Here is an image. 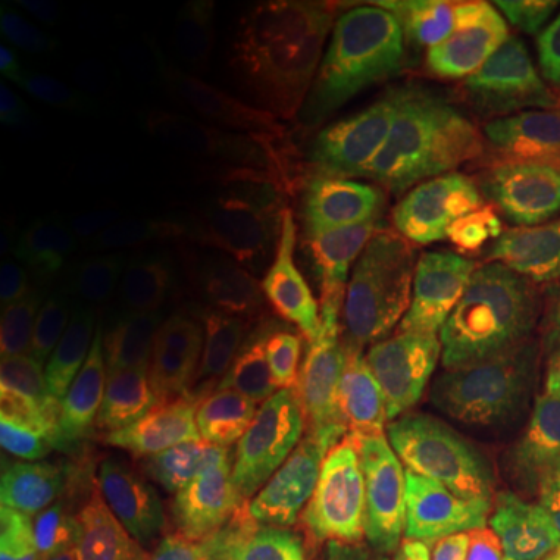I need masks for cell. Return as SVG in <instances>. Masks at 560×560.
Returning a JSON list of instances; mask_svg holds the SVG:
<instances>
[{"instance_id":"4","label":"cell","mask_w":560,"mask_h":560,"mask_svg":"<svg viewBox=\"0 0 560 560\" xmlns=\"http://www.w3.org/2000/svg\"><path fill=\"white\" fill-rule=\"evenodd\" d=\"M262 122L276 149L296 170H304L340 200V206L380 219L429 223V226H475L462 195L439 182L418 177L395 161L376 156L359 143L335 136L327 125L306 120L285 107L255 75Z\"/></svg>"},{"instance_id":"6","label":"cell","mask_w":560,"mask_h":560,"mask_svg":"<svg viewBox=\"0 0 560 560\" xmlns=\"http://www.w3.org/2000/svg\"><path fill=\"white\" fill-rule=\"evenodd\" d=\"M325 462L327 478L348 514L410 532L436 514V472L374 420L353 416L332 423L325 439Z\"/></svg>"},{"instance_id":"27","label":"cell","mask_w":560,"mask_h":560,"mask_svg":"<svg viewBox=\"0 0 560 560\" xmlns=\"http://www.w3.org/2000/svg\"><path fill=\"white\" fill-rule=\"evenodd\" d=\"M42 117L45 115L34 107L26 89L13 75H3L0 79V120H3L5 130L30 140Z\"/></svg>"},{"instance_id":"16","label":"cell","mask_w":560,"mask_h":560,"mask_svg":"<svg viewBox=\"0 0 560 560\" xmlns=\"http://www.w3.org/2000/svg\"><path fill=\"white\" fill-rule=\"evenodd\" d=\"M0 55L11 70L47 89H81L100 75L96 66L70 52L13 5L0 11Z\"/></svg>"},{"instance_id":"2","label":"cell","mask_w":560,"mask_h":560,"mask_svg":"<svg viewBox=\"0 0 560 560\" xmlns=\"http://www.w3.org/2000/svg\"><path fill=\"white\" fill-rule=\"evenodd\" d=\"M480 322L450 291L371 285L361 317L299 363L306 400L374 420L416 452H439L459 425Z\"/></svg>"},{"instance_id":"26","label":"cell","mask_w":560,"mask_h":560,"mask_svg":"<svg viewBox=\"0 0 560 560\" xmlns=\"http://www.w3.org/2000/svg\"><path fill=\"white\" fill-rule=\"evenodd\" d=\"M26 5L83 45H91L102 32L100 5L86 3V0H30Z\"/></svg>"},{"instance_id":"18","label":"cell","mask_w":560,"mask_h":560,"mask_svg":"<svg viewBox=\"0 0 560 560\" xmlns=\"http://www.w3.org/2000/svg\"><path fill=\"white\" fill-rule=\"evenodd\" d=\"M206 363H210L206 348L190 346V342H177V346L130 355V359L120 361L112 369H115L117 380H120L130 402L136 400L138 405H145L164 389H170L174 382L185 380L187 374L206 366Z\"/></svg>"},{"instance_id":"24","label":"cell","mask_w":560,"mask_h":560,"mask_svg":"<svg viewBox=\"0 0 560 560\" xmlns=\"http://www.w3.org/2000/svg\"><path fill=\"white\" fill-rule=\"evenodd\" d=\"M52 185L34 161L11 143L0 138V202L16 213H39L52 208Z\"/></svg>"},{"instance_id":"7","label":"cell","mask_w":560,"mask_h":560,"mask_svg":"<svg viewBox=\"0 0 560 560\" xmlns=\"http://www.w3.org/2000/svg\"><path fill=\"white\" fill-rule=\"evenodd\" d=\"M130 405L115 369L86 353L60 363L32 389L21 425L55 457L79 465L109 444Z\"/></svg>"},{"instance_id":"22","label":"cell","mask_w":560,"mask_h":560,"mask_svg":"<svg viewBox=\"0 0 560 560\" xmlns=\"http://www.w3.org/2000/svg\"><path fill=\"white\" fill-rule=\"evenodd\" d=\"M52 486L47 454L37 441L5 433L0 444V506L3 514L39 499Z\"/></svg>"},{"instance_id":"9","label":"cell","mask_w":560,"mask_h":560,"mask_svg":"<svg viewBox=\"0 0 560 560\" xmlns=\"http://www.w3.org/2000/svg\"><path fill=\"white\" fill-rule=\"evenodd\" d=\"M359 73V3L317 0L299 13L291 32V86L322 125L346 120Z\"/></svg>"},{"instance_id":"19","label":"cell","mask_w":560,"mask_h":560,"mask_svg":"<svg viewBox=\"0 0 560 560\" xmlns=\"http://www.w3.org/2000/svg\"><path fill=\"white\" fill-rule=\"evenodd\" d=\"M120 516L104 490L79 495L62 522L55 560H104L120 529Z\"/></svg>"},{"instance_id":"11","label":"cell","mask_w":560,"mask_h":560,"mask_svg":"<svg viewBox=\"0 0 560 560\" xmlns=\"http://www.w3.org/2000/svg\"><path fill=\"white\" fill-rule=\"evenodd\" d=\"M306 397V376L299 366L262 363H206L170 389L140 405V418L172 420L208 416L260 400Z\"/></svg>"},{"instance_id":"13","label":"cell","mask_w":560,"mask_h":560,"mask_svg":"<svg viewBox=\"0 0 560 560\" xmlns=\"http://www.w3.org/2000/svg\"><path fill=\"white\" fill-rule=\"evenodd\" d=\"M503 369L511 397L560 382V296L520 291L503 322Z\"/></svg>"},{"instance_id":"31","label":"cell","mask_w":560,"mask_h":560,"mask_svg":"<svg viewBox=\"0 0 560 560\" xmlns=\"http://www.w3.org/2000/svg\"><path fill=\"white\" fill-rule=\"evenodd\" d=\"M159 560H172V548H170V542H164V545H161Z\"/></svg>"},{"instance_id":"5","label":"cell","mask_w":560,"mask_h":560,"mask_svg":"<svg viewBox=\"0 0 560 560\" xmlns=\"http://www.w3.org/2000/svg\"><path fill=\"white\" fill-rule=\"evenodd\" d=\"M490 412L493 369L480 348L472 359L459 425L436 467V482L459 522L493 542L503 560H529L535 552V511L490 439Z\"/></svg>"},{"instance_id":"12","label":"cell","mask_w":560,"mask_h":560,"mask_svg":"<svg viewBox=\"0 0 560 560\" xmlns=\"http://www.w3.org/2000/svg\"><path fill=\"white\" fill-rule=\"evenodd\" d=\"M560 187V37L511 166L495 198L509 213L532 210Z\"/></svg>"},{"instance_id":"29","label":"cell","mask_w":560,"mask_h":560,"mask_svg":"<svg viewBox=\"0 0 560 560\" xmlns=\"http://www.w3.org/2000/svg\"><path fill=\"white\" fill-rule=\"evenodd\" d=\"M529 560H560V527H535V552Z\"/></svg>"},{"instance_id":"25","label":"cell","mask_w":560,"mask_h":560,"mask_svg":"<svg viewBox=\"0 0 560 560\" xmlns=\"http://www.w3.org/2000/svg\"><path fill=\"white\" fill-rule=\"evenodd\" d=\"M159 516L149 509H125L115 542L104 560H159Z\"/></svg>"},{"instance_id":"30","label":"cell","mask_w":560,"mask_h":560,"mask_svg":"<svg viewBox=\"0 0 560 560\" xmlns=\"http://www.w3.org/2000/svg\"><path fill=\"white\" fill-rule=\"evenodd\" d=\"M446 560H499V558L486 556V552H478V550H465V552H450Z\"/></svg>"},{"instance_id":"8","label":"cell","mask_w":560,"mask_h":560,"mask_svg":"<svg viewBox=\"0 0 560 560\" xmlns=\"http://www.w3.org/2000/svg\"><path fill=\"white\" fill-rule=\"evenodd\" d=\"M289 475V444L270 423H234L215 429L202 459L200 511L213 522L268 520Z\"/></svg>"},{"instance_id":"1","label":"cell","mask_w":560,"mask_h":560,"mask_svg":"<svg viewBox=\"0 0 560 560\" xmlns=\"http://www.w3.org/2000/svg\"><path fill=\"white\" fill-rule=\"evenodd\" d=\"M558 16L550 3L450 0L402 26L384 109L433 182L472 200L499 192L556 50Z\"/></svg>"},{"instance_id":"21","label":"cell","mask_w":560,"mask_h":560,"mask_svg":"<svg viewBox=\"0 0 560 560\" xmlns=\"http://www.w3.org/2000/svg\"><path fill=\"white\" fill-rule=\"evenodd\" d=\"M272 537L270 520L213 522L195 527L190 540L174 552L172 560H260Z\"/></svg>"},{"instance_id":"3","label":"cell","mask_w":560,"mask_h":560,"mask_svg":"<svg viewBox=\"0 0 560 560\" xmlns=\"http://www.w3.org/2000/svg\"><path fill=\"white\" fill-rule=\"evenodd\" d=\"M242 219L280 247L353 272L371 285L450 291L482 319L488 280L475 226L380 219L296 187L252 182L236 198Z\"/></svg>"},{"instance_id":"28","label":"cell","mask_w":560,"mask_h":560,"mask_svg":"<svg viewBox=\"0 0 560 560\" xmlns=\"http://www.w3.org/2000/svg\"><path fill=\"white\" fill-rule=\"evenodd\" d=\"M32 389H26V384L16 371H5L3 387H0V418H3V425L9 429L11 423H21L24 420L26 405H30Z\"/></svg>"},{"instance_id":"32","label":"cell","mask_w":560,"mask_h":560,"mask_svg":"<svg viewBox=\"0 0 560 560\" xmlns=\"http://www.w3.org/2000/svg\"><path fill=\"white\" fill-rule=\"evenodd\" d=\"M418 560H446V552H441V556H425V558H418Z\"/></svg>"},{"instance_id":"17","label":"cell","mask_w":560,"mask_h":560,"mask_svg":"<svg viewBox=\"0 0 560 560\" xmlns=\"http://www.w3.org/2000/svg\"><path fill=\"white\" fill-rule=\"evenodd\" d=\"M70 506V490L52 482L39 499L3 514L0 560H55Z\"/></svg>"},{"instance_id":"15","label":"cell","mask_w":560,"mask_h":560,"mask_svg":"<svg viewBox=\"0 0 560 560\" xmlns=\"http://www.w3.org/2000/svg\"><path fill=\"white\" fill-rule=\"evenodd\" d=\"M511 410L535 472V527H560V382L514 395Z\"/></svg>"},{"instance_id":"10","label":"cell","mask_w":560,"mask_h":560,"mask_svg":"<svg viewBox=\"0 0 560 560\" xmlns=\"http://www.w3.org/2000/svg\"><path fill=\"white\" fill-rule=\"evenodd\" d=\"M213 433V423L202 418L136 431L112 454L115 488L130 493L149 511L179 506L198 486Z\"/></svg>"},{"instance_id":"14","label":"cell","mask_w":560,"mask_h":560,"mask_svg":"<svg viewBox=\"0 0 560 560\" xmlns=\"http://www.w3.org/2000/svg\"><path fill=\"white\" fill-rule=\"evenodd\" d=\"M30 143L81 177L132 190H153L159 185L156 164L83 125L42 117Z\"/></svg>"},{"instance_id":"23","label":"cell","mask_w":560,"mask_h":560,"mask_svg":"<svg viewBox=\"0 0 560 560\" xmlns=\"http://www.w3.org/2000/svg\"><path fill=\"white\" fill-rule=\"evenodd\" d=\"M335 540L340 560H408L412 552V532L387 527L366 516L342 514L335 522Z\"/></svg>"},{"instance_id":"20","label":"cell","mask_w":560,"mask_h":560,"mask_svg":"<svg viewBox=\"0 0 560 560\" xmlns=\"http://www.w3.org/2000/svg\"><path fill=\"white\" fill-rule=\"evenodd\" d=\"M520 291L560 296V202L537 213L514 252Z\"/></svg>"}]
</instances>
